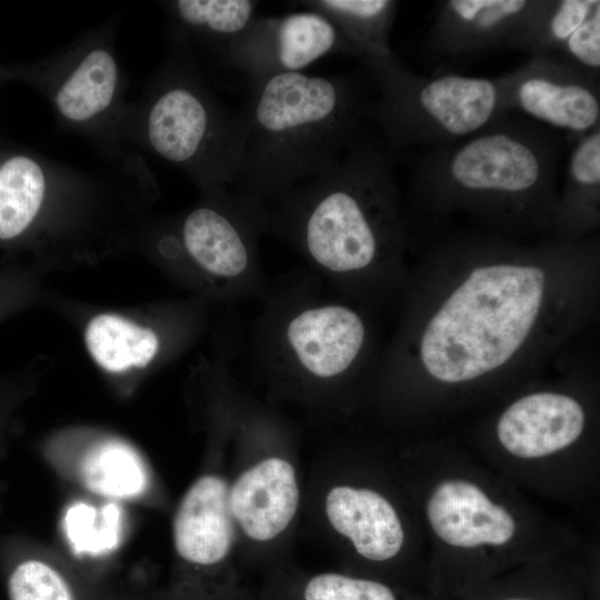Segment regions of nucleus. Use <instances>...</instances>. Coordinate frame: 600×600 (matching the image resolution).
Masks as SVG:
<instances>
[{"label": "nucleus", "mask_w": 600, "mask_h": 600, "mask_svg": "<svg viewBox=\"0 0 600 600\" xmlns=\"http://www.w3.org/2000/svg\"><path fill=\"white\" fill-rule=\"evenodd\" d=\"M548 0H448L427 36L428 50L460 56L491 49L529 51Z\"/></svg>", "instance_id": "9d476101"}, {"label": "nucleus", "mask_w": 600, "mask_h": 600, "mask_svg": "<svg viewBox=\"0 0 600 600\" xmlns=\"http://www.w3.org/2000/svg\"><path fill=\"white\" fill-rule=\"evenodd\" d=\"M80 473L89 490L106 498H134L147 487L139 456L120 441L110 440L92 448L81 461Z\"/></svg>", "instance_id": "412c9836"}, {"label": "nucleus", "mask_w": 600, "mask_h": 600, "mask_svg": "<svg viewBox=\"0 0 600 600\" xmlns=\"http://www.w3.org/2000/svg\"><path fill=\"white\" fill-rule=\"evenodd\" d=\"M298 3L326 17L357 51L360 60L396 57L390 46V34L399 2L310 0Z\"/></svg>", "instance_id": "f3484780"}, {"label": "nucleus", "mask_w": 600, "mask_h": 600, "mask_svg": "<svg viewBox=\"0 0 600 600\" xmlns=\"http://www.w3.org/2000/svg\"><path fill=\"white\" fill-rule=\"evenodd\" d=\"M187 29L220 41L226 49L257 18L258 2L250 0H179L171 4Z\"/></svg>", "instance_id": "4be33fe9"}, {"label": "nucleus", "mask_w": 600, "mask_h": 600, "mask_svg": "<svg viewBox=\"0 0 600 600\" xmlns=\"http://www.w3.org/2000/svg\"><path fill=\"white\" fill-rule=\"evenodd\" d=\"M326 513L333 529L366 559H391L403 544V529L394 508L373 490L334 487L326 498Z\"/></svg>", "instance_id": "dca6fc26"}, {"label": "nucleus", "mask_w": 600, "mask_h": 600, "mask_svg": "<svg viewBox=\"0 0 600 600\" xmlns=\"http://www.w3.org/2000/svg\"><path fill=\"white\" fill-rule=\"evenodd\" d=\"M397 166L380 137L364 132L327 170L274 199L269 226L326 271L363 270L398 239Z\"/></svg>", "instance_id": "f03ea898"}, {"label": "nucleus", "mask_w": 600, "mask_h": 600, "mask_svg": "<svg viewBox=\"0 0 600 600\" xmlns=\"http://www.w3.org/2000/svg\"><path fill=\"white\" fill-rule=\"evenodd\" d=\"M502 79L509 111L578 137L600 126V78L567 60L534 54Z\"/></svg>", "instance_id": "0eeeda50"}, {"label": "nucleus", "mask_w": 600, "mask_h": 600, "mask_svg": "<svg viewBox=\"0 0 600 600\" xmlns=\"http://www.w3.org/2000/svg\"><path fill=\"white\" fill-rule=\"evenodd\" d=\"M228 61L250 82L270 76L303 72L323 57L341 53L359 59L352 46L313 10L257 17L226 49Z\"/></svg>", "instance_id": "6e6552de"}, {"label": "nucleus", "mask_w": 600, "mask_h": 600, "mask_svg": "<svg viewBox=\"0 0 600 600\" xmlns=\"http://www.w3.org/2000/svg\"><path fill=\"white\" fill-rule=\"evenodd\" d=\"M544 272L534 266L474 268L431 318L420 354L434 379L457 383L504 364L540 310Z\"/></svg>", "instance_id": "20e7f679"}, {"label": "nucleus", "mask_w": 600, "mask_h": 600, "mask_svg": "<svg viewBox=\"0 0 600 600\" xmlns=\"http://www.w3.org/2000/svg\"><path fill=\"white\" fill-rule=\"evenodd\" d=\"M47 190L42 167L28 156L0 164V241L22 236L40 212Z\"/></svg>", "instance_id": "aec40b11"}, {"label": "nucleus", "mask_w": 600, "mask_h": 600, "mask_svg": "<svg viewBox=\"0 0 600 600\" xmlns=\"http://www.w3.org/2000/svg\"><path fill=\"white\" fill-rule=\"evenodd\" d=\"M506 600H529V599L512 598V599H506Z\"/></svg>", "instance_id": "bb28decb"}, {"label": "nucleus", "mask_w": 600, "mask_h": 600, "mask_svg": "<svg viewBox=\"0 0 600 600\" xmlns=\"http://www.w3.org/2000/svg\"><path fill=\"white\" fill-rule=\"evenodd\" d=\"M118 80V64L111 52L92 49L57 90L56 106L70 121H88L110 107Z\"/></svg>", "instance_id": "a211bd4d"}, {"label": "nucleus", "mask_w": 600, "mask_h": 600, "mask_svg": "<svg viewBox=\"0 0 600 600\" xmlns=\"http://www.w3.org/2000/svg\"><path fill=\"white\" fill-rule=\"evenodd\" d=\"M84 341L94 361L110 372L143 368L159 349L153 330L111 313L96 316L89 321Z\"/></svg>", "instance_id": "6ab92c4d"}, {"label": "nucleus", "mask_w": 600, "mask_h": 600, "mask_svg": "<svg viewBox=\"0 0 600 600\" xmlns=\"http://www.w3.org/2000/svg\"><path fill=\"white\" fill-rule=\"evenodd\" d=\"M600 7L599 0H548L530 44L534 54L557 56L567 39Z\"/></svg>", "instance_id": "5701e85b"}, {"label": "nucleus", "mask_w": 600, "mask_h": 600, "mask_svg": "<svg viewBox=\"0 0 600 600\" xmlns=\"http://www.w3.org/2000/svg\"><path fill=\"white\" fill-rule=\"evenodd\" d=\"M361 61L376 90L368 121L396 161L411 151L463 140L511 112L502 76L428 77L406 68L397 56Z\"/></svg>", "instance_id": "39448f33"}, {"label": "nucleus", "mask_w": 600, "mask_h": 600, "mask_svg": "<svg viewBox=\"0 0 600 600\" xmlns=\"http://www.w3.org/2000/svg\"><path fill=\"white\" fill-rule=\"evenodd\" d=\"M364 341V324L351 309L320 304L297 312L287 323V352L301 370L318 379L340 376L354 362Z\"/></svg>", "instance_id": "9b49d317"}, {"label": "nucleus", "mask_w": 600, "mask_h": 600, "mask_svg": "<svg viewBox=\"0 0 600 600\" xmlns=\"http://www.w3.org/2000/svg\"><path fill=\"white\" fill-rule=\"evenodd\" d=\"M146 132L158 156L209 189L236 184L247 134L242 109L221 104L193 74L177 70L164 81L148 110Z\"/></svg>", "instance_id": "423d86ee"}, {"label": "nucleus", "mask_w": 600, "mask_h": 600, "mask_svg": "<svg viewBox=\"0 0 600 600\" xmlns=\"http://www.w3.org/2000/svg\"><path fill=\"white\" fill-rule=\"evenodd\" d=\"M584 427V411L573 398L538 392L509 406L498 421L499 441L511 454L541 458L573 443Z\"/></svg>", "instance_id": "f8f14e48"}, {"label": "nucleus", "mask_w": 600, "mask_h": 600, "mask_svg": "<svg viewBox=\"0 0 600 600\" xmlns=\"http://www.w3.org/2000/svg\"><path fill=\"white\" fill-rule=\"evenodd\" d=\"M562 148L559 131L511 111L463 140L404 153L397 163L440 202L523 213L552 198Z\"/></svg>", "instance_id": "7ed1b4c3"}, {"label": "nucleus", "mask_w": 600, "mask_h": 600, "mask_svg": "<svg viewBox=\"0 0 600 600\" xmlns=\"http://www.w3.org/2000/svg\"><path fill=\"white\" fill-rule=\"evenodd\" d=\"M302 600H397L392 590L378 581L326 572L304 584Z\"/></svg>", "instance_id": "393cba45"}, {"label": "nucleus", "mask_w": 600, "mask_h": 600, "mask_svg": "<svg viewBox=\"0 0 600 600\" xmlns=\"http://www.w3.org/2000/svg\"><path fill=\"white\" fill-rule=\"evenodd\" d=\"M172 534L177 553L189 563L214 566L228 556L234 519L221 477L204 474L189 487L176 510Z\"/></svg>", "instance_id": "ddd939ff"}, {"label": "nucleus", "mask_w": 600, "mask_h": 600, "mask_svg": "<svg viewBox=\"0 0 600 600\" xmlns=\"http://www.w3.org/2000/svg\"><path fill=\"white\" fill-rule=\"evenodd\" d=\"M368 74L291 72L251 81L247 134L234 188L277 199L327 170L364 132Z\"/></svg>", "instance_id": "f257e3e1"}, {"label": "nucleus", "mask_w": 600, "mask_h": 600, "mask_svg": "<svg viewBox=\"0 0 600 600\" xmlns=\"http://www.w3.org/2000/svg\"><path fill=\"white\" fill-rule=\"evenodd\" d=\"M7 590L9 600H73L63 577L38 559L18 563L9 574Z\"/></svg>", "instance_id": "b1692460"}, {"label": "nucleus", "mask_w": 600, "mask_h": 600, "mask_svg": "<svg viewBox=\"0 0 600 600\" xmlns=\"http://www.w3.org/2000/svg\"><path fill=\"white\" fill-rule=\"evenodd\" d=\"M427 517L434 533L458 548L502 546L516 531L510 512L466 480L439 483L428 499Z\"/></svg>", "instance_id": "4468645a"}, {"label": "nucleus", "mask_w": 600, "mask_h": 600, "mask_svg": "<svg viewBox=\"0 0 600 600\" xmlns=\"http://www.w3.org/2000/svg\"><path fill=\"white\" fill-rule=\"evenodd\" d=\"M212 203H204L184 218L182 244L204 271L223 279H238L250 267L258 230L269 226L263 201L236 189L211 188Z\"/></svg>", "instance_id": "1a4fd4ad"}, {"label": "nucleus", "mask_w": 600, "mask_h": 600, "mask_svg": "<svg viewBox=\"0 0 600 600\" xmlns=\"http://www.w3.org/2000/svg\"><path fill=\"white\" fill-rule=\"evenodd\" d=\"M230 509L242 531L257 541L280 534L293 519L299 488L293 467L272 457L243 471L229 489Z\"/></svg>", "instance_id": "2eb2a0df"}, {"label": "nucleus", "mask_w": 600, "mask_h": 600, "mask_svg": "<svg viewBox=\"0 0 600 600\" xmlns=\"http://www.w3.org/2000/svg\"><path fill=\"white\" fill-rule=\"evenodd\" d=\"M557 57L600 78V7L571 33Z\"/></svg>", "instance_id": "a878e982"}]
</instances>
